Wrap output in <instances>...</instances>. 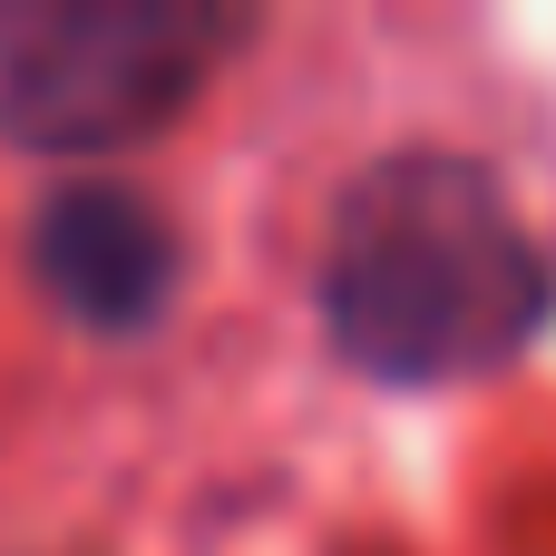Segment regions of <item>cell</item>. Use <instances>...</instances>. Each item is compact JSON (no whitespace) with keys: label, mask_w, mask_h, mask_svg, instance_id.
<instances>
[{"label":"cell","mask_w":556,"mask_h":556,"mask_svg":"<svg viewBox=\"0 0 556 556\" xmlns=\"http://www.w3.org/2000/svg\"><path fill=\"white\" fill-rule=\"evenodd\" d=\"M313 293L352 371L440 391L508 362L547 323L556 264L489 156L401 147L332 195Z\"/></svg>","instance_id":"1"},{"label":"cell","mask_w":556,"mask_h":556,"mask_svg":"<svg viewBox=\"0 0 556 556\" xmlns=\"http://www.w3.org/2000/svg\"><path fill=\"white\" fill-rule=\"evenodd\" d=\"M244 39L235 10L176 0H0V137L98 156L166 127Z\"/></svg>","instance_id":"2"},{"label":"cell","mask_w":556,"mask_h":556,"mask_svg":"<svg viewBox=\"0 0 556 556\" xmlns=\"http://www.w3.org/2000/svg\"><path fill=\"white\" fill-rule=\"evenodd\" d=\"M39 283L78 313V323H147L176 283V244H166V215L127 186H68L39 205Z\"/></svg>","instance_id":"3"}]
</instances>
